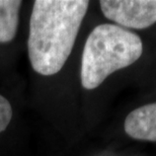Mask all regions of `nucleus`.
<instances>
[{
	"instance_id": "nucleus-1",
	"label": "nucleus",
	"mask_w": 156,
	"mask_h": 156,
	"mask_svg": "<svg viewBox=\"0 0 156 156\" xmlns=\"http://www.w3.org/2000/svg\"><path fill=\"white\" fill-rule=\"evenodd\" d=\"M89 6L87 0H36L27 41L33 69L44 76L58 73L75 44Z\"/></svg>"
},
{
	"instance_id": "nucleus-2",
	"label": "nucleus",
	"mask_w": 156,
	"mask_h": 156,
	"mask_svg": "<svg viewBox=\"0 0 156 156\" xmlns=\"http://www.w3.org/2000/svg\"><path fill=\"white\" fill-rule=\"evenodd\" d=\"M142 52L143 44L138 35L116 24H99L84 45L81 84L85 89L96 88L111 74L135 63Z\"/></svg>"
},
{
	"instance_id": "nucleus-3",
	"label": "nucleus",
	"mask_w": 156,
	"mask_h": 156,
	"mask_svg": "<svg viewBox=\"0 0 156 156\" xmlns=\"http://www.w3.org/2000/svg\"><path fill=\"white\" fill-rule=\"evenodd\" d=\"M99 5L119 27L143 30L156 23V0H101Z\"/></svg>"
},
{
	"instance_id": "nucleus-4",
	"label": "nucleus",
	"mask_w": 156,
	"mask_h": 156,
	"mask_svg": "<svg viewBox=\"0 0 156 156\" xmlns=\"http://www.w3.org/2000/svg\"><path fill=\"white\" fill-rule=\"evenodd\" d=\"M124 129L133 139L156 142V102L131 112L125 120Z\"/></svg>"
},
{
	"instance_id": "nucleus-5",
	"label": "nucleus",
	"mask_w": 156,
	"mask_h": 156,
	"mask_svg": "<svg viewBox=\"0 0 156 156\" xmlns=\"http://www.w3.org/2000/svg\"><path fill=\"white\" fill-rule=\"evenodd\" d=\"M20 0H0V43L11 42L16 35Z\"/></svg>"
},
{
	"instance_id": "nucleus-6",
	"label": "nucleus",
	"mask_w": 156,
	"mask_h": 156,
	"mask_svg": "<svg viewBox=\"0 0 156 156\" xmlns=\"http://www.w3.org/2000/svg\"><path fill=\"white\" fill-rule=\"evenodd\" d=\"M12 119L11 105L4 96L0 94V134L8 127Z\"/></svg>"
}]
</instances>
